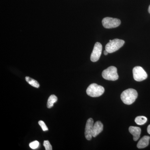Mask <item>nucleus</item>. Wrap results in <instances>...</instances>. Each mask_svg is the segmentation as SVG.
Returning a JSON list of instances; mask_svg holds the SVG:
<instances>
[{
	"mask_svg": "<svg viewBox=\"0 0 150 150\" xmlns=\"http://www.w3.org/2000/svg\"><path fill=\"white\" fill-rule=\"evenodd\" d=\"M58 100L57 96L54 95H51L49 97L47 102V106L48 108H51L54 106V103Z\"/></svg>",
	"mask_w": 150,
	"mask_h": 150,
	"instance_id": "f8f14e48",
	"label": "nucleus"
},
{
	"mask_svg": "<svg viewBox=\"0 0 150 150\" xmlns=\"http://www.w3.org/2000/svg\"><path fill=\"white\" fill-rule=\"evenodd\" d=\"M125 41L121 39H116L111 40L106 44L105 49L108 53H112L119 50L124 45Z\"/></svg>",
	"mask_w": 150,
	"mask_h": 150,
	"instance_id": "7ed1b4c3",
	"label": "nucleus"
},
{
	"mask_svg": "<svg viewBox=\"0 0 150 150\" xmlns=\"http://www.w3.org/2000/svg\"><path fill=\"white\" fill-rule=\"evenodd\" d=\"M38 124H39L41 128H42L43 131H48V129L47 126H46L45 123L42 121H38Z\"/></svg>",
	"mask_w": 150,
	"mask_h": 150,
	"instance_id": "f3484780",
	"label": "nucleus"
},
{
	"mask_svg": "<svg viewBox=\"0 0 150 150\" xmlns=\"http://www.w3.org/2000/svg\"><path fill=\"white\" fill-rule=\"evenodd\" d=\"M103 25L106 28H115L121 24V21L118 18L111 17H105L103 19Z\"/></svg>",
	"mask_w": 150,
	"mask_h": 150,
	"instance_id": "423d86ee",
	"label": "nucleus"
},
{
	"mask_svg": "<svg viewBox=\"0 0 150 150\" xmlns=\"http://www.w3.org/2000/svg\"><path fill=\"white\" fill-rule=\"evenodd\" d=\"M147 132L149 134H150V125L148 126Z\"/></svg>",
	"mask_w": 150,
	"mask_h": 150,
	"instance_id": "a211bd4d",
	"label": "nucleus"
},
{
	"mask_svg": "<svg viewBox=\"0 0 150 150\" xmlns=\"http://www.w3.org/2000/svg\"><path fill=\"white\" fill-rule=\"evenodd\" d=\"M25 79L26 81L32 86L36 88H38L40 86V85L37 81L28 76L25 77Z\"/></svg>",
	"mask_w": 150,
	"mask_h": 150,
	"instance_id": "ddd939ff",
	"label": "nucleus"
},
{
	"mask_svg": "<svg viewBox=\"0 0 150 150\" xmlns=\"http://www.w3.org/2000/svg\"><path fill=\"white\" fill-rule=\"evenodd\" d=\"M93 126V120L92 118H89L87 121L85 127V135L87 140L90 141L92 138V130Z\"/></svg>",
	"mask_w": 150,
	"mask_h": 150,
	"instance_id": "6e6552de",
	"label": "nucleus"
},
{
	"mask_svg": "<svg viewBox=\"0 0 150 150\" xmlns=\"http://www.w3.org/2000/svg\"><path fill=\"white\" fill-rule=\"evenodd\" d=\"M104 54L105 55H107L108 54V52H107V51H106V50H105V51H104Z\"/></svg>",
	"mask_w": 150,
	"mask_h": 150,
	"instance_id": "6ab92c4d",
	"label": "nucleus"
},
{
	"mask_svg": "<svg viewBox=\"0 0 150 150\" xmlns=\"http://www.w3.org/2000/svg\"><path fill=\"white\" fill-rule=\"evenodd\" d=\"M43 146L46 150H52V147L48 141H45L43 143Z\"/></svg>",
	"mask_w": 150,
	"mask_h": 150,
	"instance_id": "dca6fc26",
	"label": "nucleus"
},
{
	"mask_svg": "<svg viewBox=\"0 0 150 150\" xmlns=\"http://www.w3.org/2000/svg\"><path fill=\"white\" fill-rule=\"evenodd\" d=\"M104 88L96 83H92L89 86L86 90V93L92 97H98L102 95L104 92Z\"/></svg>",
	"mask_w": 150,
	"mask_h": 150,
	"instance_id": "f03ea898",
	"label": "nucleus"
},
{
	"mask_svg": "<svg viewBox=\"0 0 150 150\" xmlns=\"http://www.w3.org/2000/svg\"><path fill=\"white\" fill-rule=\"evenodd\" d=\"M103 130V124L100 121H97L93 124L92 130V136L96 137Z\"/></svg>",
	"mask_w": 150,
	"mask_h": 150,
	"instance_id": "1a4fd4ad",
	"label": "nucleus"
},
{
	"mask_svg": "<svg viewBox=\"0 0 150 150\" xmlns=\"http://www.w3.org/2000/svg\"><path fill=\"white\" fill-rule=\"evenodd\" d=\"M150 139V137L147 136H144L138 142L137 147L139 149H144L146 147L149 145Z\"/></svg>",
	"mask_w": 150,
	"mask_h": 150,
	"instance_id": "9b49d317",
	"label": "nucleus"
},
{
	"mask_svg": "<svg viewBox=\"0 0 150 150\" xmlns=\"http://www.w3.org/2000/svg\"><path fill=\"white\" fill-rule=\"evenodd\" d=\"M129 131L132 135L134 141H137L140 138L141 133V129L139 127L136 126H130Z\"/></svg>",
	"mask_w": 150,
	"mask_h": 150,
	"instance_id": "9d476101",
	"label": "nucleus"
},
{
	"mask_svg": "<svg viewBox=\"0 0 150 150\" xmlns=\"http://www.w3.org/2000/svg\"><path fill=\"white\" fill-rule=\"evenodd\" d=\"M103 77L107 80L115 81L118 79L117 68L111 66L102 72Z\"/></svg>",
	"mask_w": 150,
	"mask_h": 150,
	"instance_id": "20e7f679",
	"label": "nucleus"
},
{
	"mask_svg": "<svg viewBox=\"0 0 150 150\" xmlns=\"http://www.w3.org/2000/svg\"><path fill=\"white\" fill-rule=\"evenodd\" d=\"M133 77L134 79L137 81H142L146 79L148 75L144 70L142 67H134L133 70Z\"/></svg>",
	"mask_w": 150,
	"mask_h": 150,
	"instance_id": "39448f33",
	"label": "nucleus"
},
{
	"mask_svg": "<svg viewBox=\"0 0 150 150\" xmlns=\"http://www.w3.org/2000/svg\"><path fill=\"white\" fill-rule=\"evenodd\" d=\"M102 46L99 42H96L91 56V60L92 62H97L100 59L102 51Z\"/></svg>",
	"mask_w": 150,
	"mask_h": 150,
	"instance_id": "0eeeda50",
	"label": "nucleus"
},
{
	"mask_svg": "<svg viewBox=\"0 0 150 150\" xmlns=\"http://www.w3.org/2000/svg\"><path fill=\"white\" fill-rule=\"evenodd\" d=\"M147 121L146 117L144 116H139L136 118L135 121L138 125H142L144 124Z\"/></svg>",
	"mask_w": 150,
	"mask_h": 150,
	"instance_id": "4468645a",
	"label": "nucleus"
},
{
	"mask_svg": "<svg viewBox=\"0 0 150 150\" xmlns=\"http://www.w3.org/2000/svg\"><path fill=\"white\" fill-rule=\"evenodd\" d=\"M39 146V142L37 141H34V142H31L29 144L30 147L31 149H35L38 147Z\"/></svg>",
	"mask_w": 150,
	"mask_h": 150,
	"instance_id": "2eb2a0df",
	"label": "nucleus"
},
{
	"mask_svg": "<svg viewBox=\"0 0 150 150\" xmlns=\"http://www.w3.org/2000/svg\"><path fill=\"white\" fill-rule=\"evenodd\" d=\"M148 11H149V13L150 14V5L149 6V9H148Z\"/></svg>",
	"mask_w": 150,
	"mask_h": 150,
	"instance_id": "aec40b11",
	"label": "nucleus"
},
{
	"mask_svg": "<svg viewBox=\"0 0 150 150\" xmlns=\"http://www.w3.org/2000/svg\"><path fill=\"white\" fill-rule=\"evenodd\" d=\"M138 97V93L136 90L129 88L124 91L121 93V100L126 105H131L134 103Z\"/></svg>",
	"mask_w": 150,
	"mask_h": 150,
	"instance_id": "f257e3e1",
	"label": "nucleus"
}]
</instances>
